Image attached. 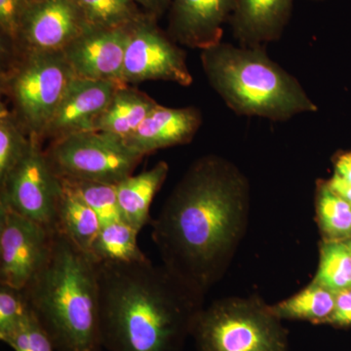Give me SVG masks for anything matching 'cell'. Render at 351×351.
<instances>
[{
	"mask_svg": "<svg viewBox=\"0 0 351 351\" xmlns=\"http://www.w3.org/2000/svg\"><path fill=\"white\" fill-rule=\"evenodd\" d=\"M201 124L202 114L197 108H168L157 104L124 142L132 151L145 157L159 149L188 144Z\"/></svg>",
	"mask_w": 351,
	"mask_h": 351,
	"instance_id": "9a60e30c",
	"label": "cell"
},
{
	"mask_svg": "<svg viewBox=\"0 0 351 351\" xmlns=\"http://www.w3.org/2000/svg\"><path fill=\"white\" fill-rule=\"evenodd\" d=\"M1 73V90L29 136L43 142L44 133L75 77L63 52L12 54Z\"/></svg>",
	"mask_w": 351,
	"mask_h": 351,
	"instance_id": "5b68a950",
	"label": "cell"
},
{
	"mask_svg": "<svg viewBox=\"0 0 351 351\" xmlns=\"http://www.w3.org/2000/svg\"><path fill=\"white\" fill-rule=\"evenodd\" d=\"M55 232L0 207V284L24 290L47 260Z\"/></svg>",
	"mask_w": 351,
	"mask_h": 351,
	"instance_id": "30bf717a",
	"label": "cell"
},
{
	"mask_svg": "<svg viewBox=\"0 0 351 351\" xmlns=\"http://www.w3.org/2000/svg\"><path fill=\"white\" fill-rule=\"evenodd\" d=\"M59 178L117 184L133 175L144 158L121 138L98 131L71 134L45 149Z\"/></svg>",
	"mask_w": 351,
	"mask_h": 351,
	"instance_id": "52a82bcc",
	"label": "cell"
},
{
	"mask_svg": "<svg viewBox=\"0 0 351 351\" xmlns=\"http://www.w3.org/2000/svg\"><path fill=\"white\" fill-rule=\"evenodd\" d=\"M208 82L240 117L287 121L318 107L301 83L272 61L263 46L221 43L201 51Z\"/></svg>",
	"mask_w": 351,
	"mask_h": 351,
	"instance_id": "277c9868",
	"label": "cell"
},
{
	"mask_svg": "<svg viewBox=\"0 0 351 351\" xmlns=\"http://www.w3.org/2000/svg\"><path fill=\"white\" fill-rule=\"evenodd\" d=\"M157 103L130 85L119 87L108 107L97 119L94 131L126 140L141 125Z\"/></svg>",
	"mask_w": 351,
	"mask_h": 351,
	"instance_id": "ac0fdd59",
	"label": "cell"
},
{
	"mask_svg": "<svg viewBox=\"0 0 351 351\" xmlns=\"http://www.w3.org/2000/svg\"><path fill=\"white\" fill-rule=\"evenodd\" d=\"M346 243L348 244V246H350V248L351 249V239L348 240V241L346 242Z\"/></svg>",
	"mask_w": 351,
	"mask_h": 351,
	"instance_id": "836d02e7",
	"label": "cell"
},
{
	"mask_svg": "<svg viewBox=\"0 0 351 351\" xmlns=\"http://www.w3.org/2000/svg\"><path fill=\"white\" fill-rule=\"evenodd\" d=\"M248 184L218 156L196 160L152 221L163 265L203 293L217 280L239 237Z\"/></svg>",
	"mask_w": 351,
	"mask_h": 351,
	"instance_id": "6da1fadb",
	"label": "cell"
},
{
	"mask_svg": "<svg viewBox=\"0 0 351 351\" xmlns=\"http://www.w3.org/2000/svg\"><path fill=\"white\" fill-rule=\"evenodd\" d=\"M132 27H88L69 44L63 53L76 77L126 85L122 73Z\"/></svg>",
	"mask_w": 351,
	"mask_h": 351,
	"instance_id": "7c38bea8",
	"label": "cell"
},
{
	"mask_svg": "<svg viewBox=\"0 0 351 351\" xmlns=\"http://www.w3.org/2000/svg\"><path fill=\"white\" fill-rule=\"evenodd\" d=\"M32 143V136L25 132L13 110L0 105V182L27 156Z\"/></svg>",
	"mask_w": 351,
	"mask_h": 351,
	"instance_id": "603a6c76",
	"label": "cell"
},
{
	"mask_svg": "<svg viewBox=\"0 0 351 351\" xmlns=\"http://www.w3.org/2000/svg\"><path fill=\"white\" fill-rule=\"evenodd\" d=\"M62 181L51 167L41 141L32 136L31 149L4 181L0 207H6L49 230H57Z\"/></svg>",
	"mask_w": 351,
	"mask_h": 351,
	"instance_id": "ba28073f",
	"label": "cell"
},
{
	"mask_svg": "<svg viewBox=\"0 0 351 351\" xmlns=\"http://www.w3.org/2000/svg\"><path fill=\"white\" fill-rule=\"evenodd\" d=\"M31 311L24 291L0 284V339L19 326Z\"/></svg>",
	"mask_w": 351,
	"mask_h": 351,
	"instance_id": "83f0119b",
	"label": "cell"
},
{
	"mask_svg": "<svg viewBox=\"0 0 351 351\" xmlns=\"http://www.w3.org/2000/svg\"><path fill=\"white\" fill-rule=\"evenodd\" d=\"M335 301L336 294L334 292L313 282L294 297L269 307V311L280 320L327 323L334 311Z\"/></svg>",
	"mask_w": 351,
	"mask_h": 351,
	"instance_id": "44dd1931",
	"label": "cell"
},
{
	"mask_svg": "<svg viewBox=\"0 0 351 351\" xmlns=\"http://www.w3.org/2000/svg\"><path fill=\"white\" fill-rule=\"evenodd\" d=\"M61 179V178H60ZM62 193L57 209V230L82 250L91 253L101 221L69 182L61 179Z\"/></svg>",
	"mask_w": 351,
	"mask_h": 351,
	"instance_id": "d6986e66",
	"label": "cell"
},
{
	"mask_svg": "<svg viewBox=\"0 0 351 351\" xmlns=\"http://www.w3.org/2000/svg\"><path fill=\"white\" fill-rule=\"evenodd\" d=\"M87 29L73 0L32 1L23 19L17 40L4 51L11 55L64 52Z\"/></svg>",
	"mask_w": 351,
	"mask_h": 351,
	"instance_id": "8fae6325",
	"label": "cell"
},
{
	"mask_svg": "<svg viewBox=\"0 0 351 351\" xmlns=\"http://www.w3.org/2000/svg\"><path fill=\"white\" fill-rule=\"evenodd\" d=\"M145 14L158 19L170 8L172 0H133Z\"/></svg>",
	"mask_w": 351,
	"mask_h": 351,
	"instance_id": "4dcf8cb0",
	"label": "cell"
},
{
	"mask_svg": "<svg viewBox=\"0 0 351 351\" xmlns=\"http://www.w3.org/2000/svg\"><path fill=\"white\" fill-rule=\"evenodd\" d=\"M91 29H129L145 14L133 0H73Z\"/></svg>",
	"mask_w": 351,
	"mask_h": 351,
	"instance_id": "7402d4cb",
	"label": "cell"
},
{
	"mask_svg": "<svg viewBox=\"0 0 351 351\" xmlns=\"http://www.w3.org/2000/svg\"><path fill=\"white\" fill-rule=\"evenodd\" d=\"M55 351H101L99 263L56 230L47 260L24 289Z\"/></svg>",
	"mask_w": 351,
	"mask_h": 351,
	"instance_id": "3957f363",
	"label": "cell"
},
{
	"mask_svg": "<svg viewBox=\"0 0 351 351\" xmlns=\"http://www.w3.org/2000/svg\"><path fill=\"white\" fill-rule=\"evenodd\" d=\"M1 341L14 351H55L52 341L32 311L19 326Z\"/></svg>",
	"mask_w": 351,
	"mask_h": 351,
	"instance_id": "4316f807",
	"label": "cell"
},
{
	"mask_svg": "<svg viewBox=\"0 0 351 351\" xmlns=\"http://www.w3.org/2000/svg\"><path fill=\"white\" fill-rule=\"evenodd\" d=\"M334 177L351 184V152L339 154L335 161Z\"/></svg>",
	"mask_w": 351,
	"mask_h": 351,
	"instance_id": "1f68e13d",
	"label": "cell"
},
{
	"mask_svg": "<svg viewBox=\"0 0 351 351\" xmlns=\"http://www.w3.org/2000/svg\"><path fill=\"white\" fill-rule=\"evenodd\" d=\"M314 282L334 293L351 289V249L348 243L327 241L323 244Z\"/></svg>",
	"mask_w": 351,
	"mask_h": 351,
	"instance_id": "d4e9b609",
	"label": "cell"
},
{
	"mask_svg": "<svg viewBox=\"0 0 351 351\" xmlns=\"http://www.w3.org/2000/svg\"><path fill=\"white\" fill-rule=\"evenodd\" d=\"M328 186L332 189L337 195L343 197V199L348 201L351 204V184H346L338 178L332 176V179L329 182H326Z\"/></svg>",
	"mask_w": 351,
	"mask_h": 351,
	"instance_id": "d6a6232c",
	"label": "cell"
},
{
	"mask_svg": "<svg viewBox=\"0 0 351 351\" xmlns=\"http://www.w3.org/2000/svg\"><path fill=\"white\" fill-rule=\"evenodd\" d=\"M121 86L124 85L75 76L60 101L43 140L48 138L53 142L71 134L94 131L97 119Z\"/></svg>",
	"mask_w": 351,
	"mask_h": 351,
	"instance_id": "5bb4252c",
	"label": "cell"
},
{
	"mask_svg": "<svg viewBox=\"0 0 351 351\" xmlns=\"http://www.w3.org/2000/svg\"><path fill=\"white\" fill-rule=\"evenodd\" d=\"M335 294L334 311L327 323L336 326H351V289L339 291Z\"/></svg>",
	"mask_w": 351,
	"mask_h": 351,
	"instance_id": "f546056e",
	"label": "cell"
},
{
	"mask_svg": "<svg viewBox=\"0 0 351 351\" xmlns=\"http://www.w3.org/2000/svg\"><path fill=\"white\" fill-rule=\"evenodd\" d=\"M32 1H43V0H32Z\"/></svg>",
	"mask_w": 351,
	"mask_h": 351,
	"instance_id": "e575fe53",
	"label": "cell"
},
{
	"mask_svg": "<svg viewBox=\"0 0 351 351\" xmlns=\"http://www.w3.org/2000/svg\"><path fill=\"white\" fill-rule=\"evenodd\" d=\"M235 0H172L168 36L176 43L201 51L221 43Z\"/></svg>",
	"mask_w": 351,
	"mask_h": 351,
	"instance_id": "4fadbf2b",
	"label": "cell"
},
{
	"mask_svg": "<svg viewBox=\"0 0 351 351\" xmlns=\"http://www.w3.org/2000/svg\"><path fill=\"white\" fill-rule=\"evenodd\" d=\"M136 228L119 219L101 223L91 255L98 263H132L147 258L138 244Z\"/></svg>",
	"mask_w": 351,
	"mask_h": 351,
	"instance_id": "ffe728a7",
	"label": "cell"
},
{
	"mask_svg": "<svg viewBox=\"0 0 351 351\" xmlns=\"http://www.w3.org/2000/svg\"><path fill=\"white\" fill-rule=\"evenodd\" d=\"M191 336L197 351H289L287 332L269 307L239 300L202 309Z\"/></svg>",
	"mask_w": 351,
	"mask_h": 351,
	"instance_id": "8992f818",
	"label": "cell"
},
{
	"mask_svg": "<svg viewBox=\"0 0 351 351\" xmlns=\"http://www.w3.org/2000/svg\"><path fill=\"white\" fill-rule=\"evenodd\" d=\"M156 21L147 15L132 27L122 73L124 84L169 82L191 86L193 77L186 53L158 29Z\"/></svg>",
	"mask_w": 351,
	"mask_h": 351,
	"instance_id": "9c48e42d",
	"label": "cell"
},
{
	"mask_svg": "<svg viewBox=\"0 0 351 351\" xmlns=\"http://www.w3.org/2000/svg\"><path fill=\"white\" fill-rule=\"evenodd\" d=\"M316 207L321 228L329 241L350 237L351 204L334 193L326 182L318 184Z\"/></svg>",
	"mask_w": 351,
	"mask_h": 351,
	"instance_id": "cb8c5ba5",
	"label": "cell"
},
{
	"mask_svg": "<svg viewBox=\"0 0 351 351\" xmlns=\"http://www.w3.org/2000/svg\"><path fill=\"white\" fill-rule=\"evenodd\" d=\"M294 0H235L230 23L242 46L278 40L290 20Z\"/></svg>",
	"mask_w": 351,
	"mask_h": 351,
	"instance_id": "2e32d148",
	"label": "cell"
},
{
	"mask_svg": "<svg viewBox=\"0 0 351 351\" xmlns=\"http://www.w3.org/2000/svg\"><path fill=\"white\" fill-rule=\"evenodd\" d=\"M64 180V179H63ZM82 196L83 200L96 212L101 223L121 219L117 184L106 182L64 180Z\"/></svg>",
	"mask_w": 351,
	"mask_h": 351,
	"instance_id": "484cf974",
	"label": "cell"
},
{
	"mask_svg": "<svg viewBox=\"0 0 351 351\" xmlns=\"http://www.w3.org/2000/svg\"><path fill=\"white\" fill-rule=\"evenodd\" d=\"M32 0H0V32L2 49L12 47L18 38L21 25Z\"/></svg>",
	"mask_w": 351,
	"mask_h": 351,
	"instance_id": "f1b7e54d",
	"label": "cell"
},
{
	"mask_svg": "<svg viewBox=\"0 0 351 351\" xmlns=\"http://www.w3.org/2000/svg\"><path fill=\"white\" fill-rule=\"evenodd\" d=\"M101 331L108 351H184L203 293L149 260L99 263Z\"/></svg>",
	"mask_w": 351,
	"mask_h": 351,
	"instance_id": "7a4b0ae2",
	"label": "cell"
},
{
	"mask_svg": "<svg viewBox=\"0 0 351 351\" xmlns=\"http://www.w3.org/2000/svg\"><path fill=\"white\" fill-rule=\"evenodd\" d=\"M169 173V165L159 161L151 169L131 175L117 184L121 219L140 232L151 221L149 208Z\"/></svg>",
	"mask_w": 351,
	"mask_h": 351,
	"instance_id": "e0dca14e",
	"label": "cell"
}]
</instances>
